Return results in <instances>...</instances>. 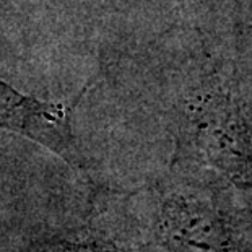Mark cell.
Segmentation results:
<instances>
[{
  "mask_svg": "<svg viewBox=\"0 0 252 252\" xmlns=\"http://www.w3.org/2000/svg\"><path fill=\"white\" fill-rule=\"evenodd\" d=\"M34 252H122V249L104 233L88 229L77 236L47 241Z\"/></svg>",
  "mask_w": 252,
  "mask_h": 252,
  "instance_id": "7a4b0ae2",
  "label": "cell"
},
{
  "mask_svg": "<svg viewBox=\"0 0 252 252\" xmlns=\"http://www.w3.org/2000/svg\"><path fill=\"white\" fill-rule=\"evenodd\" d=\"M73 101H44L25 94L0 80V128L42 145L70 168L83 173L85 161L72 128Z\"/></svg>",
  "mask_w": 252,
  "mask_h": 252,
  "instance_id": "6da1fadb",
  "label": "cell"
}]
</instances>
